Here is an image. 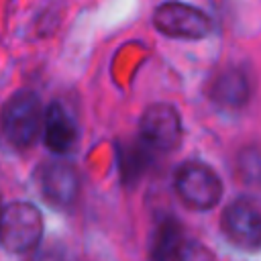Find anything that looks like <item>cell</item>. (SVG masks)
Masks as SVG:
<instances>
[{"mask_svg":"<svg viewBox=\"0 0 261 261\" xmlns=\"http://www.w3.org/2000/svg\"><path fill=\"white\" fill-rule=\"evenodd\" d=\"M43 104L33 90H18L0 110V137L12 151H27L41 137Z\"/></svg>","mask_w":261,"mask_h":261,"instance_id":"6da1fadb","label":"cell"},{"mask_svg":"<svg viewBox=\"0 0 261 261\" xmlns=\"http://www.w3.org/2000/svg\"><path fill=\"white\" fill-rule=\"evenodd\" d=\"M43 214L24 200L0 208V247L12 255H29L43 241Z\"/></svg>","mask_w":261,"mask_h":261,"instance_id":"7a4b0ae2","label":"cell"},{"mask_svg":"<svg viewBox=\"0 0 261 261\" xmlns=\"http://www.w3.org/2000/svg\"><path fill=\"white\" fill-rule=\"evenodd\" d=\"M173 190L190 210L206 212L220 204L224 186L220 175L204 161L188 159L173 173Z\"/></svg>","mask_w":261,"mask_h":261,"instance_id":"3957f363","label":"cell"},{"mask_svg":"<svg viewBox=\"0 0 261 261\" xmlns=\"http://www.w3.org/2000/svg\"><path fill=\"white\" fill-rule=\"evenodd\" d=\"M153 27L157 33L169 39H204L212 35L214 20L208 12L194 4H186L179 0H167L157 4L153 10Z\"/></svg>","mask_w":261,"mask_h":261,"instance_id":"277c9868","label":"cell"},{"mask_svg":"<svg viewBox=\"0 0 261 261\" xmlns=\"http://www.w3.org/2000/svg\"><path fill=\"white\" fill-rule=\"evenodd\" d=\"M181 116L173 104L155 102L139 118V141L149 153H171L181 143Z\"/></svg>","mask_w":261,"mask_h":261,"instance_id":"5b68a950","label":"cell"},{"mask_svg":"<svg viewBox=\"0 0 261 261\" xmlns=\"http://www.w3.org/2000/svg\"><path fill=\"white\" fill-rule=\"evenodd\" d=\"M220 228L234 247L255 253L261 243V206L255 196H237L220 216Z\"/></svg>","mask_w":261,"mask_h":261,"instance_id":"8992f818","label":"cell"},{"mask_svg":"<svg viewBox=\"0 0 261 261\" xmlns=\"http://www.w3.org/2000/svg\"><path fill=\"white\" fill-rule=\"evenodd\" d=\"M37 184L41 196L59 210L71 208L80 198V173L65 159L45 161L37 171Z\"/></svg>","mask_w":261,"mask_h":261,"instance_id":"52a82bcc","label":"cell"},{"mask_svg":"<svg viewBox=\"0 0 261 261\" xmlns=\"http://www.w3.org/2000/svg\"><path fill=\"white\" fill-rule=\"evenodd\" d=\"M41 135L45 147L55 155H65L75 147L80 128L73 114L63 102L55 100L43 110Z\"/></svg>","mask_w":261,"mask_h":261,"instance_id":"ba28073f","label":"cell"},{"mask_svg":"<svg viewBox=\"0 0 261 261\" xmlns=\"http://www.w3.org/2000/svg\"><path fill=\"white\" fill-rule=\"evenodd\" d=\"M210 100L226 110H239L243 106H247L249 98H251V84H249V75L243 69H226L222 73H218L214 77V82L210 84L208 90Z\"/></svg>","mask_w":261,"mask_h":261,"instance_id":"9c48e42d","label":"cell"},{"mask_svg":"<svg viewBox=\"0 0 261 261\" xmlns=\"http://www.w3.org/2000/svg\"><path fill=\"white\" fill-rule=\"evenodd\" d=\"M184 230L175 218H163L149 245V261H175L184 243Z\"/></svg>","mask_w":261,"mask_h":261,"instance_id":"30bf717a","label":"cell"},{"mask_svg":"<svg viewBox=\"0 0 261 261\" xmlns=\"http://www.w3.org/2000/svg\"><path fill=\"white\" fill-rule=\"evenodd\" d=\"M175 261H218L214 251L194 239H184Z\"/></svg>","mask_w":261,"mask_h":261,"instance_id":"8fae6325","label":"cell"},{"mask_svg":"<svg viewBox=\"0 0 261 261\" xmlns=\"http://www.w3.org/2000/svg\"><path fill=\"white\" fill-rule=\"evenodd\" d=\"M27 261H69L67 253L61 245L57 243H47V245H37L31 253Z\"/></svg>","mask_w":261,"mask_h":261,"instance_id":"7c38bea8","label":"cell"},{"mask_svg":"<svg viewBox=\"0 0 261 261\" xmlns=\"http://www.w3.org/2000/svg\"><path fill=\"white\" fill-rule=\"evenodd\" d=\"M0 208H2V202H0Z\"/></svg>","mask_w":261,"mask_h":261,"instance_id":"4fadbf2b","label":"cell"}]
</instances>
